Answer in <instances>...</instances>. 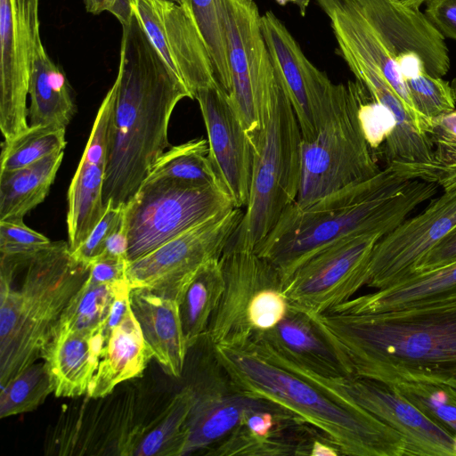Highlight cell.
Masks as SVG:
<instances>
[{
  "label": "cell",
  "instance_id": "obj_15",
  "mask_svg": "<svg viewBox=\"0 0 456 456\" xmlns=\"http://www.w3.org/2000/svg\"><path fill=\"white\" fill-rule=\"evenodd\" d=\"M130 3L149 39L192 99L199 90L217 84L208 49L182 5L172 0Z\"/></svg>",
  "mask_w": 456,
  "mask_h": 456
},
{
  "label": "cell",
  "instance_id": "obj_44",
  "mask_svg": "<svg viewBox=\"0 0 456 456\" xmlns=\"http://www.w3.org/2000/svg\"><path fill=\"white\" fill-rule=\"evenodd\" d=\"M128 262L100 257L89 268L87 280L97 284H110L126 280Z\"/></svg>",
  "mask_w": 456,
  "mask_h": 456
},
{
  "label": "cell",
  "instance_id": "obj_23",
  "mask_svg": "<svg viewBox=\"0 0 456 456\" xmlns=\"http://www.w3.org/2000/svg\"><path fill=\"white\" fill-rule=\"evenodd\" d=\"M130 304L153 357L167 375L180 378L189 349L178 302L134 288L130 292Z\"/></svg>",
  "mask_w": 456,
  "mask_h": 456
},
{
  "label": "cell",
  "instance_id": "obj_37",
  "mask_svg": "<svg viewBox=\"0 0 456 456\" xmlns=\"http://www.w3.org/2000/svg\"><path fill=\"white\" fill-rule=\"evenodd\" d=\"M412 102L423 118L432 120L455 110L456 102L451 83L427 72L407 79Z\"/></svg>",
  "mask_w": 456,
  "mask_h": 456
},
{
  "label": "cell",
  "instance_id": "obj_39",
  "mask_svg": "<svg viewBox=\"0 0 456 456\" xmlns=\"http://www.w3.org/2000/svg\"><path fill=\"white\" fill-rule=\"evenodd\" d=\"M125 207H115L109 202L105 212L86 240L72 253L79 262L89 265L103 252L110 236L121 225Z\"/></svg>",
  "mask_w": 456,
  "mask_h": 456
},
{
  "label": "cell",
  "instance_id": "obj_8",
  "mask_svg": "<svg viewBox=\"0 0 456 456\" xmlns=\"http://www.w3.org/2000/svg\"><path fill=\"white\" fill-rule=\"evenodd\" d=\"M235 208L223 190L174 179H146L124 208L127 260Z\"/></svg>",
  "mask_w": 456,
  "mask_h": 456
},
{
  "label": "cell",
  "instance_id": "obj_50",
  "mask_svg": "<svg viewBox=\"0 0 456 456\" xmlns=\"http://www.w3.org/2000/svg\"><path fill=\"white\" fill-rule=\"evenodd\" d=\"M172 1L175 2L176 4H178L180 5L182 4V0H172Z\"/></svg>",
  "mask_w": 456,
  "mask_h": 456
},
{
  "label": "cell",
  "instance_id": "obj_38",
  "mask_svg": "<svg viewBox=\"0 0 456 456\" xmlns=\"http://www.w3.org/2000/svg\"><path fill=\"white\" fill-rule=\"evenodd\" d=\"M289 304L283 289L268 287L261 289L253 298L248 311V325L253 332L274 328L287 315Z\"/></svg>",
  "mask_w": 456,
  "mask_h": 456
},
{
  "label": "cell",
  "instance_id": "obj_31",
  "mask_svg": "<svg viewBox=\"0 0 456 456\" xmlns=\"http://www.w3.org/2000/svg\"><path fill=\"white\" fill-rule=\"evenodd\" d=\"M209 53L217 84L230 93L228 38L222 0H182Z\"/></svg>",
  "mask_w": 456,
  "mask_h": 456
},
{
  "label": "cell",
  "instance_id": "obj_26",
  "mask_svg": "<svg viewBox=\"0 0 456 456\" xmlns=\"http://www.w3.org/2000/svg\"><path fill=\"white\" fill-rule=\"evenodd\" d=\"M194 402L193 386L183 387L153 420L134 428L126 435L120 445V454L181 456L186 438V423Z\"/></svg>",
  "mask_w": 456,
  "mask_h": 456
},
{
  "label": "cell",
  "instance_id": "obj_5",
  "mask_svg": "<svg viewBox=\"0 0 456 456\" xmlns=\"http://www.w3.org/2000/svg\"><path fill=\"white\" fill-rule=\"evenodd\" d=\"M211 353L239 391L270 401L322 433L342 455L405 456L406 444L368 411L342 403L248 345H214Z\"/></svg>",
  "mask_w": 456,
  "mask_h": 456
},
{
  "label": "cell",
  "instance_id": "obj_30",
  "mask_svg": "<svg viewBox=\"0 0 456 456\" xmlns=\"http://www.w3.org/2000/svg\"><path fill=\"white\" fill-rule=\"evenodd\" d=\"M167 178L209 185L225 191L208 156V143L195 139L170 147L154 163L146 179Z\"/></svg>",
  "mask_w": 456,
  "mask_h": 456
},
{
  "label": "cell",
  "instance_id": "obj_18",
  "mask_svg": "<svg viewBox=\"0 0 456 456\" xmlns=\"http://www.w3.org/2000/svg\"><path fill=\"white\" fill-rule=\"evenodd\" d=\"M193 387L195 402L187 419L182 455H207L251 412L281 408L270 401L239 391L220 365L217 372Z\"/></svg>",
  "mask_w": 456,
  "mask_h": 456
},
{
  "label": "cell",
  "instance_id": "obj_7",
  "mask_svg": "<svg viewBox=\"0 0 456 456\" xmlns=\"http://www.w3.org/2000/svg\"><path fill=\"white\" fill-rule=\"evenodd\" d=\"M367 92L356 79L340 83L315 138L302 140L296 206H307L381 170L360 120V106Z\"/></svg>",
  "mask_w": 456,
  "mask_h": 456
},
{
  "label": "cell",
  "instance_id": "obj_25",
  "mask_svg": "<svg viewBox=\"0 0 456 456\" xmlns=\"http://www.w3.org/2000/svg\"><path fill=\"white\" fill-rule=\"evenodd\" d=\"M153 357L132 308L108 337L86 396L103 398L120 383L140 377Z\"/></svg>",
  "mask_w": 456,
  "mask_h": 456
},
{
  "label": "cell",
  "instance_id": "obj_49",
  "mask_svg": "<svg viewBox=\"0 0 456 456\" xmlns=\"http://www.w3.org/2000/svg\"><path fill=\"white\" fill-rule=\"evenodd\" d=\"M448 384L456 388V376Z\"/></svg>",
  "mask_w": 456,
  "mask_h": 456
},
{
  "label": "cell",
  "instance_id": "obj_12",
  "mask_svg": "<svg viewBox=\"0 0 456 456\" xmlns=\"http://www.w3.org/2000/svg\"><path fill=\"white\" fill-rule=\"evenodd\" d=\"M39 0H0V128L4 140L29 126L27 96L40 37Z\"/></svg>",
  "mask_w": 456,
  "mask_h": 456
},
{
  "label": "cell",
  "instance_id": "obj_35",
  "mask_svg": "<svg viewBox=\"0 0 456 456\" xmlns=\"http://www.w3.org/2000/svg\"><path fill=\"white\" fill-rule=\"evenodd\" d=\"M432 147V162L419 180L430 182L443 191L456 187V110L430 121L427 132Z\"/></svg>",
  "mask_w": 456,
  "mask_h": 456
},
{
  "label": "cell",
  "instance_id": "obj_34",
  "mask_svg": "<svg viewBox=\"0 0 456 456\" xmlns=\"http://www.w3.org/2000/svg\"><path fill=\"white\" fill-rule=\"evenodd\" d=\"M53 393L45 362L32 363L1 387L0 418L29 412Z\"/></svg>",
  "mask_w": 456,
  "mask_h": 456
},
{
  "label": "cell",
  "instance_id": "obj_22",
  "mask_svg": "<svg viewBox=\"0 0 456 456\" xmlns=\"http://www.w3.org/2000/svg\"><path fill=\"white\" fill-rule=\"evenodd\" d=\"M105 341L104 324L54 334L42 358L55 396L76 397L87 393Z\"/></svg>",
  "mask_w": 456,
  "mask_h": 456
},
{
  "label": "cell",
  "instance_id": "obj_2",
  "mask_svg": "<svg viewBox=\"0 0 456 456\" xmlns=\"http://www.w3.org/2000/svg\"><path fill=\"white\" fill-rule=\"evenodd\" d=\"M348 376L391 386L456 376V298L368 314H309Z\"/></svg>",
  "mask_w": 456,
  "mask_h": 456
},
{
  "label": "cell",
  "instance_id": "obj_42",
  "mask_svg": "<svg viewBox=\"0 0 456 456\" xmlns=\"http://www.w3.org/2000/svg\"><path fill=\"white\" fill-rule=\"evenodd\" d=\"M424 14L444 37L456 41V0H428Z\"/></svg>",
  "mask_w": 456,
  "mask_h": 456
},
{
  "label": "cell",
  "instance_id": "obj_36",
  "mask_svg": "<svg viewBox=\"0 0 456 456\" xmlns=\"http://www.w3.org/2000/svg\"><path fill=\"white\" fill-rule=\"evenodd\" d=\"M430 419L456 437V388L446 383L394 386Z\"/></svg>",
  "mask_w": 456,
  "mask_h": 456
},
{
  "label": "cell",
  "instance_id": "obj_24",
  "mask_svg": "<svg viewBox=\"0 0 456 456\" xmlns=\"http://www.w3.org/2000/svg\"><path fill=\"white\" fill-rule=\"evenodd\" d=\"M453 298H456V262L411 274L388 288L352 297L329 313H379Z\"/></svg>",
  "mask_w": 456,
  "mask_h": 456
},
{
  "label": "cell",
  "instance_id": "obj_17",
  "mask_svg": "<svg viewBox=\"0 0 456 456\" xmlns=\"http://www.w3.org/2000/svg\"><path fill=\"white\" fill-rule=\"evenodd\" d=\"M224 288L206 337L209 345H246L253 336L248 307L263 289L280 287L276 268L256 252L225 249L222 255Z\"/></svg>",
  "mask_w": 456,
  "mask_h": 456
},
{
  "label": "cell",
  "instance_id": "obj_13",
  "mask_svg": "<svg viewBox=\"0 0 456 456\" xmlns=\"http://www.w3.org/2000/svg\"><path fill=\"white\" fill-rule=\"evenodd\" d=\"M456 227V187L382 236L371 253L366 285L388 288L411 275L420 259Z\"/></svg>",
  "mask_w": 456,
  "mask_h": 456
},
{
  "label": "cell",
  "instance_id": "obj_28",
  "mask_svg": "<svg viewBox=\"0 0 456 456\" xmlns=\"http://www.w3.org/2000/svg\"><path fill=\"white\" fill-rule=\"evenodd\" d=\"M63 156L59 151L25 167L0 171V221H23L45 200Z\"/></svg>",
  "mask_w": 456,
  "mask_h": 456
},
{
  "label": "cell",
  "instance_id": "obj_40",
  "mask_svg": "<svg viewBox=\"0 0 456 456\" xmlns=\"http://www.w3.org/2000/svg\"><path fill=\"white\" fill-rule=\"evenodd\" d=\"M360 120L366 139L377 154L381 144L392 134L395 127V119L392 112L377 102L369 92L360 106Z\"/></svg>",
  "mask_w": 456,
  "mask_h": 456
},
{
  "label": "cell",
  "instance_id": "obj_27",
  "mask_svg": "<svg viewBox=\"0 0 456 456\" xmlns=\"http://www.w3.org/2000/svg\"><path fill=\"white\" fill-rule=\"evenodd\" d=\"M28 94L29 126L66 128L76 110L71 88L64 71L52 61L43 43L34 56Z\"/></svg>",
  "mask_w": 456,
  "mask_h": 456
},
{
  "label": "cell",
  "instance_id": "obj_43",
  "mask_svg": "<svg viewBox=\"0 0 456 456\" xmlns=\"http://www.w3.org/2000/svg\"><path fill=\"white\" fill-rule=\"evenodd\" d=\"M454 262L456 227L420 259L412 274L437 269Z\"/></svg>",
  "mask_w": 456,
  "mask_h": 456
},
{
  "label": "cell",
  "instance_id": "obj_41",
  "mask_svg": "<svg viewBox=\"0 0 456 456\" xmlns=\"http://www.w3.org/2000/svg\"><path fill=\"white\" fill-rule=\"evenodd\" d=\"M51 240L28 227L23 221H0V253H16L33 250Z\"/></svg>",
  "mask_w": 456,
  "mask_h": 456
},
{
  "label": "cell",
  "instance_id": "obj_47",
  "mask_svg": "<svg viewBox=\"0 0 456 456\" xmlns=\"http://www.w3.org/2000/svg\"><path fill=\"white\" fill-rule=\"evenodd\" d=\"M403 4L410 7L419 9L420 5L425 4L428 0H401Z\"/></svg>",
  "mask_w": 456,
  "mask_h": 456
},
{
  "label": "cell",
  "instance_id": "obj_10",
  "mask_svg": "<svg viewBox=\"0 0 456 456\" xmlns=\"http://www.w3.org/2000/svg\"><path fill=\"white\" fill-rule=\"evenodd\" d=\"M242 216L241 208H232L128 262L130 287L148 289L179 304L198 270L208 260L222 256Z\"/></svg>",
  "mask_w": 456,
  "mask_h": 456
},
{
  "label": "cell",
  "instance_id": "obj_14",
  "mask_svg": "<svg viewBox=\"0 0 456 456\" xmlns=\"http://www.w3.org/2000/svg\"><path fill=\"white\" fill-rule=\"evenodd\" d=\"M261 29L300 126L302 140L317 135L339 84L313 64L284 23L272 12L261 15Z\"/></svg>",
  "mask_w": 456,
  "mask_h": 456
},
{
  "label": "cell",
  "instance_id": "obj_6",
  "mask_svg": "<svg viewBox=\"0 0 456 456\" xmlns=\"http://www.w3.org/2000/svg\"><path fill=\"white\" fill-rule=\"evenodd\" d=\"M260 118V127L250 137L249 199L226 249L256 252L298 194L302 134L281 76L263 96Z\"/></svg>",
  "mask_w": 456,
  "mask_h": 456
},
{
  "label": "cell",
  "instance_id": "obj_16",
  "mask_svg": "<svg viewBox=\"0 0 456 456\" xmlns=\"http://www.w3.org/2000/svg\"><path fill=\"white\" fill-rule=\"evenodd\" d=\"M208 134V156L235 208H245L250 194L254 147L228 94L217 84L197 92Z\"/></svg>",
  "mask_w": 456,
  "mask_h": 456
},
{
  "label": "cell",
  "instance_id": "obj_20",
  "mask_svg": "<svg viewBox=\"0 0 456 456\" xmlns=\"http://www.w3.org/2000/svg\"><path fill=\"white\" fill-rule=\"evenodd\" d=\"M112 106L113 97L109 90L68 191V243L71 253L86 240L106 209L102 191Z\"/></svg>",
  "mask_w": 456,
  "mask_h": 456
},
{
  "label": "cell",
  "instance_id": "obj_21",
  "mask_svg": "<svg viewBox=\"0 0 456 456\" xmlns=\"http://www.w3.org/2000/svg\"><path fill=\"white\" fill-rule=\"evenodd\" d=\"M248 343L322 375L348 376L314 320L290 306L274 328L255 333Z\"/></svg>",
  "mask_w": 456,
  "mask_h": 456
},
{
  "label": "cell",
  "instance_id": "obj_3",
  "mask_svg": "<svg viewBox=\"0 0 456 456\" xmlns=\"http://www.w3.org/2000/svg\"><path fill=\"white\" fill-rule=\"evenodd\" d=\"M437 187L387 165L372 177L307 206L290 205L256 253L276 268L284 286L298 266L327 246L353 235L389 233L435 196Z\"/></svg>",
  "mask_w": 456,
  "mask_h": 456
},
{
  "label": "cell",
  "instance_id": "obj_45",
  "mask_svg": "<svg viewBox=\"0 0 456 456\" xmlns=\"http://www.w3.org/2000/svg\"><path fill=\"white\" fill-rule=\"evenodd\" d=\"M127 248V235L124 222H122L118 230L114 232L108 239L103 252L98 258L103 257L128 262Z\"/></svg>",
  "mask_w": 456,
  "mask_h": 456
},
{
  "label": "cell",
  "instance_id": "obj_46",
  "mask_svg": "<svg viewBox=\"0 0 456 456\" xmlns=\"http://www.w3.org/2000/svg\"><path fill=\"white\" fill-rule=\"evenodd\" d=\"M280 5H285L288 3L294 4L297 6L300 14L302 16L305 15L306 9L310 4V0H275Z\"/></svg>",
  "mask_w": 456,
  "mask_h": 456
},
{
  "label": "cell",
  "instance_id": "obj_4",
  "mask_svg": "<svg viewBox=\"0 0 456 456\" xmlns=\"http://www.w3.org/2000/svg\"><path fill=\"white\" fill-rule=\"evenodd\" d=\"M68 241L0 253V385L42 358L68 303L89 274Z\"/></svg>",
  "mask_w": 456,
  "mask_h": 456
},
{
  "label": "cell",
  "instance_id": "obj_32",
  "mask_svg": "<svg viewBox=\"0 0 456 456\" xmlns=\"http://www.w3.org/2000/svg\"><path fill=\"white\" fill-rule=\"evenodd\" d=\"M113 297L114 283L97 284L86 279L65 307L55 333L93 330L105 324Z\"/></svg>",
  "mask_w": 456,
  "mask_h": 456
},
{
  "label": "cell",
  "instance_id": "obj_9",
  "mask_svg": "<svg viewBox=\"0 0 456 456\" xmlns=\"http://www.w3.org/2000/svg\"><path fill=\"white\" fill-rule=\"evenodd\" d=\"M267 359L314 383L338 402L361 408L383 421L403 438L406 455L456 456V437L395 387L356 376L322 375L273 354Z\"/></svg>",
  "mask_w": 456,
  "mask_h": 456
},
{
  "label": "cell",
  "instance_id": "obj_48",
  "mask_svg": "<svg viewBox=\"0 0 456 456\" xmlns=\"http://www.w3.org/2000/svg\"><path fill=\"white\" fill-rule=\"evenodd\" d=\"M451 86L453 94L454 100L456 102V78H453L451 82Z\"/></svg>",
  "mask_w": 456,
  "mask_h": 456
},
{
  "label": "cell",
  "instance_id": "obj_33",
  "mask_svg": "<svg viewBox=\"0 0 456 456\" xmlns=\"http://www.w3.org/2000/svg\"><path fill=\"white\" fill-rule=\"evenodd\" d=\"M65 127L29 126L2 143L0 171L25 167L66 147Z\"/></svg>",
  "mask_w": 456,
  "mask_h": 456
},
{
  "label": "cell",
  "instance_id": "obj_29",
  "mask_svg": "<svg viewBox=\"0 0 456 456\" xmlns=\"http://www.w3.org/2000/svg\"><path fill=\"white\" fill-rule=\"evenodd\" d=\"M222 257V256H221ZM221 257L206 262L191 279L179 302V311L188 349L206 336L220 302L224 274Z\"/></svg>",
  "mask_w": 456,
  "mask_h": 456
},
{
  "label": "cell",
  "instance_id": "obj_19",
  "mask_svg": "<svg viewBox=\"0 0 456 456\" xmlns=\"http://www.w3.org/2000/svg\"><path fill=\"white\" fill-rule=\"evenodd\" d=\"M396 60L408 53L422 59L427 73L443 77L451 67L443 34L426 15L401 0H354Z\"/></svg>",
  "mask_w": 456,
  "mask_h": 456
},
{
  "label": "cell",
  "instance_id": "obj_11",
  "mask_svg": "<svg viewBox=\"0 0 456 456\" xmlns=\"http://www.w3.org/2000/svg\"><path fill=\"white\" fill-rule=\"evenodd\" d=\"M379 234L341 239L298 266L283 286L289 306L322 314L348 301L367 281V272Z\"/></svg>",
  "mask_w": 456,
  "mask_h": 456
},
{
  "label": "cell",
  "instance_id": "obj_1",
  "mask_svg": "<svg viewBox=\"0 0 456 456\" xmlns=\"http://www.w3.org/2000/svg\"><path fill=\"white\" fill-rule=\"evenodd\" d=\"M113 97L102 201L125 207L169 147L171 115L183 98L192 96L149 39L133 12L122 25Z\"/></svg>",
  "mask_w": 456,
  "mask_h": 456
}]
</instances>
